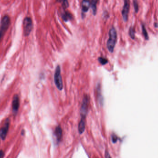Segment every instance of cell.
<instances>
[{
    "mask_svg": "<svg viewBox=\"0 0 158 158\" xmlns=\"http://www.w3.org/2000/svg\"><path fill=\"white\" fill-rule=\"evenodd\" d=\"M57 1L62 3V6L63 9H66L69 6V3L67 0H57Z\"/></svg>",
    "mask_w": 158,
    "mask_h": 158,
    "instance_id": "15",
    "label": "cell"
},
{
    "mask_svg": "<svg viewBox=\"0 0 158 158\" xmlns=\"http://www.w3.org/2000/svg\"><path fill=\"white\" fill-rule=\"evenodd\" d=\"M54 81L55 86L58 90H62L63 88V80L61 74V68L60 66H57L55 68L54 74Z\"/></svg>",
    "mask_w": 158,
    "mask_h": 158,
    "instance_id": "4",
    "label": "cell"
},
{
    "mask_svg": "<svg viewBox=\"0 0 158 158\" xmlns=\"http://www.w3.org/2000/svg\"><path fill=\"white\" fill-rule=\"evenodd\" d=\"M85 128H86V118L81 117V119L78 125V131L79 134H82L85 131Z\"/></svg>",
    "mask_w": 158,
    "mask_h": 158,
    "instance_id": "10",
    "label": "cell"
},
{
    "mask_svg": "<svg viewBox=\"0 0 158 158\" xmlns=\"http://www.w3.org/2000/svg\"><path fill=\"white\" fill-rule=\"evenodd\" d=\"M135 31L134 28L133 27H131L129 29V34L130 37L132 38V39L135 38Z\"/></svg>",
    "mask_w": 158,
    "mask_h": 158,
    "instance_id": "18",
    "label": "cell"
},
{
    "mask_svg": "<svg viewBox=\"0 0 158 158\" xmlns=\"http://www.w3.org/2000/svg\"><path fill=\"white\" fill-rule=\"evenodd\" d=\"M62 18L65 22H67L73 18L72 14L68 11H64L63 14H62Z\"/></svg>",
    "mask_w": 158,
    "mask_h": 158,
    "instance_id": "13",
    "label": "cell"
},
{
    "mask_svg": "<svg viewBox=\"0 0 158 158\" xmlns=\"http://www.w3.org/2000/svg\"><path fill=\"white\" fill-rule=\"evenodd\" d=\"M142 33H143V35H144L145 39H148V32H147L145 26L143 25H142Z\"/></svg>",
    "mask_w": 158,
    "mask_h": 158,
    "instance_id": "17",
    "label": "cell"
},
{
    "mask_svg": "<svg viewBox=\"0 0 158 158\" xmlns=\"http://www.w3.org/2000/svg\"><path fill=\"white\" fill-rule=\"evenodd\" d=\"M91 6V0H82L81 3V9L82 14L88 12Z\"/></svg>",
    "mask_w": 158,
    "mask_h": 158,
    "instance_id": "9",
    "label": "cell"
},
{
    "mask_svg": "<svg viewBox=\"0 0 158 158\" xmlns=\"http://www.w3.org/2000/svg\"><path fill=\"white\" fill-rule=\"evenodd\" d=\"M105 158H111V156L108 151L105 152Z\"/></svg>",
    "mask_w": 158,
    "mask_h": 158,
    "instance_id": "21",
    "label": "cell"
},
{
    "mask_svg": "<svg viewBox=\"0 0 158 158\" xmlns=\"http://www.w3.org/2000/svg\"><path fill=\"white\" fill-rule=\"evenodd\" d=\"M4 156V153L2 150H0V158H3Z\"/></svg>",
    "mask_w": 158,
    "mask_h": 158,
    "instance_id": "22",
    "label": "cell"
},
{
    "mask_svg": "<svg viewBox=\"0 0 158 158\" xmlns=\"http://www.w3.org/2000/svg\"><path fill=\"white\" fill-rule=\"evenodd\" d=\"M54 135L56 137V140L58 142L60 141L63 136V132H62V128L60 126H58L55 128L54 131Z\"/></svg>",
    "mask_w": 158,
    "mask_h": 158,
    "instance_id": "11",
    "label": "cell"
},
{
    "mask_svg": "<svg viewBox=\"0 0 158 158\" xmlns=\"http://www.w3.org/2000/svg\"><path fill=\"white\" fill-rule=\"evenodd\" d=\"M10 25V18L8 15L3 17L0 24V40L7 30Z\"/></svg>",
    "mask_w": 158,
    "mask_h": 158,
    "instance_id": "2",
    "label": "cell"
},
{
    "mask_svg": "<svg viewBox=\"0 0 158 158\" xmlns=\"http://www.w3.org/2000/svg\"><path fill=\"white\" fill-rule=\"evenodd\" d=\"M33 28V23L31 18L30 17L25 18L23 21V29L25 36L30 35Z\"/></svg>",
    "mask_w": 158,
    "mask_h": 158,
    "instance_id": "5",
    "label": "cell"
},
{
    "mask_svg": "<svg viewBox=\"0 0 158 158\" xmlns=\"http://www.w3.org/2000/svg\"><path fill=\"white\" fill-rule=\"evenodd\" d=\"M133 4H134V9L136 13H137L139 10L138 3L137 0H133Z\"/></svg>",
    "mask_w": 158,
    "mask_h": 158,
    "instance_id": "19",
    "label": "cell"
},
{
    "mask_svg": "<svg viewBox=\"0 0 158 158\" xmlns=\"http://www.w3.org/2000/svg\"><path fill=\"white\" fill-rule=\"evenodd\" d=\"M112 138V141L113 143H115L117 141V137L116 136V135H115V134H113L111 136Z\"/></svg>",
    "mask_w": 158,
    "mask_h": 158,
    "instance_id": "20",
    "label": "cell"
},
{
    "mask_svg": "<svg viewBox=\"0 0 158 158\" xmlns=\"http://www.w3.org/2000/svg\"><path fill=\"white\" fill-rule=\"evenodd\" d=\"M97 97H98V101L100 105H103V99L101 91L100 84H98L97 87Z\"/></svg>",
    "mask_w": 158,
    "mask_h": 158,
    "instance_id": "12",
    "label": "cell"
},
{
    "mask_svg": "<svg viewBox=\"0 0 158 158\" xmlns=\"http://www.w3.org/2000/svg\"><path fill=\"white\" fill-rule=\"evenodd\" d=\"M89 104V98L87 94H85L83 97L82 104L80 109L81 117L86 118L88 111Z\"/></svg>",
    "mask_w": 158,
    "mask_h": 158,
    "instance_id": "3",
    "label": "cell"
},
{
    "mask_svg": "<svg viewBox=\"0 0 158 158\" xmlns=\"http://www.w3.org/2000/svg\"><path fill=\"white\" fill-rule=\"evenodd\" d=\"M99 62L102 65H104L107 64L108 63V60L106 58H104V57H100L98 58Z\"/></svg>",
    "mask_w": 158,
    "mask_h": 158,
    "instance_id": "16",
    "label": "cell"
},
{
    "mask_svg": "<svg viewBox=\"0 0 158 158\" xmlns=\"http://www.w3.org/2000/svg\"><path fill=\"white\" fill-rule=\"evenodd\" d=\"M9 125H10V120L7 118L3 126L0 129V137L3 140H4L6 137V135L9 129Z\"/></svg>",
    "mask_w": 158,
    "mask_h": 158,
    "instance_id": "7",
    "label": "cell"
},
{
    "mask_svg": "<svg viewBox=\"0 0 158 158\" xmlns=\"http://www.w3.org/2000/svg\"><path fill=\"white\" fill-rule=\"evenodd\" d=\"M19 98L18 94H15L12 101V111L14 114H16L19 107Z\"/></svg>",
    "mask_w": 158,
    "mask_h": 158,
    "instance_id": "8",
    "label": "cell"
},
{
    "mask_svg": "<svg viewBox=\"0 0 158 158\" xmlns=\"http://www.w3.org/2000/svg\"><path fill=\"white\" fill-rule=\"evenodd\" d=\"M99 0H91V6L92 10L93 15H96L97 14V4Z\"/></svg>",
    "mask_w": 158,
    "mask_h": 158,
    "instance_id": "14",
    "label": "cell"
},
{
    "mask_svg": "<svg viewBox=\"0 0 158 158\" xmlns=\"http://www.w3.org/2000/svg\"><path fill=\"white\" fill-rule=\"evenodd\" d=\"M109 35V38L107 42V49L110 52L112 53L117 40V33L114 27H112L110 29Z\"/></svg>",
    "mask_w": 158,
    "mask_h": 158,
    "instance_id": "1",
    "label": "cell"
},
{
    "mask_svg": "<svg viewBox=\"0 0 158 158\" xmlns=\"http://www.w3.org/2000/svg\"><path fill=\"white\" fill-rule=\"evenodd\" d=\"M124 4L122 9V14L123 20L125 22L128 21L130 9V0H124Z\"/></svg>",
    "mask_w": 158,
    "mask_h": 158,
    "instance_id": "6",
    "label": "cell"
}]
</instances>
